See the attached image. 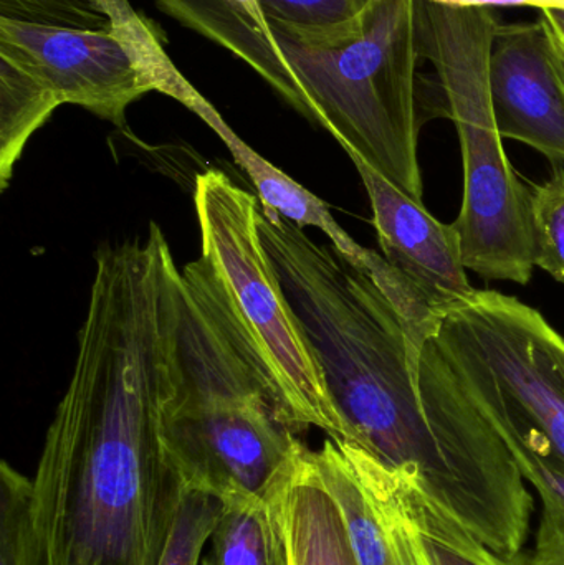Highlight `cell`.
Segmentation results:
<instances>
[{
	"instance_id": "ba28073f",
	"label": "cell",
	"mask_w": 564,
	"mask_h": 565,
	"mask_svg": "<svg viewBox=\"0 0 564 565\" xmlns=\"http://www.w3.org/2000/svg\"><path fill=\"white\" fill-rule=\"evenodd\" d=\"M0 53L49 83L63 105L126 125V109L152 92L115 32L45 29L0 20Z\"/></svg>"
},
{
	"instance_id": "7c38bea8",
	"label": "cell",
	"mask_w": 564,
	"mask_h": 565,
	"mask_svg": "<svg viewBox=\"0 0 564 565\" xmlns=\"http://www.w3.org/2000/svg\"><path fill=\"white\" fill-rule=\"evenodd\" d=\"M446 365L460 391L506 441L539 498L535 541L517 565H564V463L552 454L543 435L496 392L454 371L447 362Z\"/></svg>"
},
{
	"instance_id": "d6986e66",
	"label": "cell",
	"mask_w": 564,
	"mask_h": 565,
	"mask_svg": "<svg viewBox=\"0 0 564 565\" xmlns=\"http://www.w3.org/2000/svg\"><path fill=\"white\" fill-rule=\"evenodd\" d=\"M224 508V501L219 498L184 488L158 565H199L204 544L214 534Z\"/></svg>"
},
{
	"instance_id": "30bf717a",
	"label": "cell",
	"mask_w": 564,
	"mask_h": 565,
	"mask_svg": "<svg viewBox=\"0 0 564 565\" xmlns=\"http://www.w3.org/2000/svg\"><path fill=\"white\" fill-rule=\"evenodd\" d=\"M489 89L500 136L564 166V82L540 17L497 26Z\"/></svg>"
},
{
	"instance_id": "cb8c5ba5",
	"label": "cell",
	"mask_w": 564,
	"mask_h": 565,
	"mask_svg": "<svg viewBox=\"0 0 564 565\" xmlns=\"http://www.w3.org/2000/svg\"><path fill=\"white\" fill-rule=\"evenodd\" d=\"M204 565H214V564H212V563H211V561L205 559V561H204Z\"/></svg>"
},
{
	"instance_id": "3957f363",
	"label": "cell",
	"mask_w": 564,
	"mask_h": 565,
	"mask_svg": "<svg viewBox=\"0 0 564 565\" xmlns=\"http://www.w3.org/2000/svg\"><path fill=\"white\" fill-rule=\"evenodd\" d=\"M161 434L184 488L224 504L281 497L308 450L202 255L179 268Z\"/></svg>"
},
{
	"instance_id": "9a60e30c",
	"label": "cell",
	"mask_w": 564,
	"mask_h": 565,
	"mask_svg": "<svg viewBox=\"0 0 564 565\" xmlns=\"http://www.w3.org/2000/svg\"><path fill=\"white\" fill-rule=\"evenodd\" d=\"M308 463L337 503L358 563L403 565L376 501L351 463L343 445L328 438L320 450H308Z\"/></svg>"
},
{
	"instance_id": "8992f818",
	"label": "cell",
	"mask_w": 564,
	"mask_h": 565,
	"mask_svg": "<svg viewBox=\"0 0 564 565\" xmlns=\"http://www.w3.org/2000/svg\"><path fill=\"white\" fill-rule=\"evenodd\" d=\"M194 204L202 257L217 271L295 430L320 428L333 440H343V422L320 365L262 244L257 195L209 169L195 178Z\"/></svg>"
},
{
	"instance_id": "9c48e42d",
	"label": "cell",
	"mask_w": 564,
	"mask_h": 565,
	"mask_svg": "<svg viewBox=\"0 0 564 565\" xmlns=\"http://www.w3.org/2000/svg\"><path fill=\"white\" fill-rule=\"evenodd\" d=\"M373 209L381 255L434 318L469 298L460 235L454 224L437 221L423 202L414 201L383 175L351 158Z\"/></svg>"
},
{
	"instance_id": "5bb4252c",
	"label": "cell",
	"mask_w": 564,
	"mask_h": 565,
	"mask_svg": "<svg viewBox=\"0 0 564 565\" xmlns=\"http://www.w3.org/2000/svg\"><path fill=\"white\" fill-rule=\"evenodd\" d=\"M288 565H360L343 516L308 463L288 484L281 503Z\"/></svg>"
},
{
	"instance_id": "7402d4cb",
	"label": "cell",
	"mask_w": 564,
	"mask_h": 565,
	"mask_svg": "<svg viewBox=\"0 0 564 565\" xmlns=\"http://www.w3.org/2000/svg\"><path fill=\"white\" fill-rule=\"evenodd\" d=\"M539 10V17L549 32L553 55L558 63L564 82V0H560L556 6L542 7Z\"/></svg>"
},
{
	"instance_id": "4fadbf2b",
	"label": "cell",
	"mask_w": 564,
	"mask_h": 565,
	"mask_svg": "<svg viewBox=\"0 0 564 565\" xmlns=\"http://www.w3.org/2000/svg\"><path fill=\"white\" fill-rule=\"evenodd\" d=\"M188 29L231 50L251 65L298 113L311 119L310 103L272 33L267 17L255 15L237 0H155Z\"/></svg>"
},
{
	"instance_id": "7a4b0ae2",
	"label": "cell",
	"mask_w": 564,
	"mask_h": 565,
	"mask_svg": "<svg viewBox=\"0 0 564 565\" xmlns=\"http://www.w3.org/2000/svg\"><path fill=\"white\" fill-rule=\"evenodd\" d=\"M258 232L297 316L328 394L354 445L387 467L416 475L462 523L476 516L482 487V437L457 392L426 387L406 324L370 271L333 245L258 205ZM340 441V440H338Z\"/></svg>"
},
{
	"instance_id": "8fae6325",
	"label": "cell",
	"mask_w": 564,
	"mask_h": 565,
	"mask_svg": "<svg viewBox=\"0 0 564 565\" xmlns=\"http://www.w3.org/2000/svg\"><path fill=\"white\" fill-rule=\"evenodd\" d=\"M351 463L376 501L403 565H517L473 536L416 475L387 467L351 444Z\"/></svg>"
},
{
	"instance_id": "603a6c76",
	"label": "cell",
	"mask_w": 564,
	"mask_h": 565,
	"mask_svg": "<svg viewBox=\"0 0 564 565\" xmlns=\"http://www.w3.org/2000/svg\"><path fill=\"white\" fill-rule=\"evenodd\" d=\"M437 2L454 3V6H532L536 9L553 6L556 0H437Z\"/></svg>"
},
{
	"instance_id": "44dd1931",
	"label": "cell",
	"mask_w": 564,
	"mask_h": 565,
	"mask_svg": "<svg viewBox=\"0 0 564 565\" xmlns=\"http://www.w3.org/2000/svg\"><path fill=\"white\" fill-rule=\"evenodd\" d=\"M267 20L301 29H331L353 22L370 0H258Z\"/></svg>"
},
{
	"instance_id": "ffe728a7",
	"label": "cell",
	"mask_w": 564,
	"mask_h": 565,
	"mask_svg": "<svg viewBox=\"0 0 564 565\" xmlns=\"http://www.w3.org/2000/svg\"><path fill=\"white\" fill-rule=\"evenodd\" d=\"M0 20L45 29L111 32V20L93 0H0Z\"/></svg>"
},
{
	"instance_id": "e0dca14e",
	"label": "cell",
	"mask_w": 564,
	"mask_h": 565,
	"mask_svg": "<svg viewBox=\"0 0 564 565\" xmlns=\"http://www.w3.org/2000/svg\"><path fill=\"white\" fill-rule=\"evenodd\" d=\"M63 102L35 73L0 53V189L6 191L26 142Z\"/></svg>"
},
{
	"instance_id": "ac0fdd59",
	"label": "cell",
	"mask_w": 564,
	"mask_h": 565,
	"mask_svg": "<svg viewBox=\"0 0 564 565\" xmlns=\"http://www.w3.org/2000/svg\"><path fill=\"white\" fill-rule=\"evenodd\" d=\"M530 218L535 268L564 282V166L532 189Z\"/></svg>"
},
{
	"instance_id": "5b68a950",
	"label": "cell",
	"mask_w": 564,
	"mask_h": 565,
	"mask_svg": "<svg viewBox=\"0 0 564 565\" xmlns=\"http://www.w3.org/2000/svg\"><path fill=\"white\" fill-rule=\"evenodd\" d=\"M500 25L493 7L417 0V42L437 72L462 151L464 198L453 222L464 265L487 281L533 277L532 191L513 171L493 118L489 56Z\"/></svg>"
},
{
	"instance_id": "6da1fadb",
	"label": "cell",
	"mask_w": 564,
	"mask_h": 565,
	"mask_svg": "<svg viewBox=\"0 0 564 565\" xmlns=\"http://www.w3.org/2000/svg\"><path fill=\"white\" fill-rule=\"evenodd\" d=\"M178 280L156 224L96 255L75 367L32 480L52 565L161 559L184 491L161 434Z\"/></svg>"
},
{
	"instance_id": "52a82bcc",
	"label": "cell",
	"mask_w": 564,
	"mask_h": 565,
	"mask_svg": "<svg viewBox=\"0 0 564 565\" xmlns=\"http://www.w3.org/2000/svg\"><path fill=\"white\" fill-rule=\"evenodd\" d=\"M429 341L454 371L539 430L564 463V338L539 309L476 289L437 319Z\"/></svg>"
},
{
	"instance_id": "2e32d148",
	"label": "cell",
	"mask_w": 564,
	"mask_h": 565,
	"mask_svg": "<svg viewBox=\"0 0 564 565\" xmlns=\"http://www.w3.org/2000/svg\"><path fill=\"white\" fill-rule=\"evenodd\" d=\"M284 494L275 500L225 504L211 537L209 561L214 565H288Z\"/></svg>"
},
{
	"instance_id": "277c9868",
	"label": "cell",
	"mask_w": 564,
	"mask_h": 565,
	"mask_svg": "<svg viewBox=\"0 0 564 565\" xmlns=\"http://www.w3.org/2000/svg\"><path fill=\"white\" fill-rule=\"evenodd\" d=\"M268 23L307 95L311 121L350 158L423 202L417 0H370L353 22L331 29Z\"/></svg>"
}]
</instances>
